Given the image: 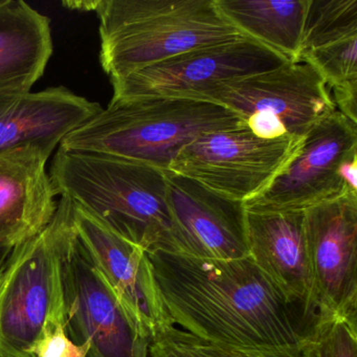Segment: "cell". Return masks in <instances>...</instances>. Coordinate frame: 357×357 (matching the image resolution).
Returning <instances> with one entry per match:
<instances>
[{
    "mask_svg": "<svg viewBox=\"0 0 357 357\" xmlns=\"http://www.w3.org/2000/svg\"><path fill=\"white\" fill-rule=\"evenodd\" d=\"M170 324L212 346L248 357H301L319 317L242 259L147 252Z\"/></svg>",
    "mask_w": 357,
    "mask_h": 357,
    "instance_id": "6da1fadb",
    "label": "cell"
},
{
    "mask_svg": "<svg viewBox=\"0 0 357 357\" xmlns=\"http://www.w3.org/2000/svg\"><path fill=\"white\" fill-rule=\"evenodd\" d=\"M49 174L56 195L84 208L123 239L146 252L172 250L166 171L59 147Z\"/></svg>",
    "mask_w": 357,
    "mask_h": 357,
    "instance_id": "7a4b0ae2",
    "label": "cell"
},
{
    "mask_svg": "<svg viewBox=\"0 0 357 357\" xmlns=\"http://www.w3.org/2000/svg\"><path fill=\"white\" fill-rule=\"evenodd\" d=\"M64 7L95 12L100 22V63L112 79L196 47L245 36L215 0H86Z\"/></svg>",
    "mask_w": 357,
    "mask_h": 357,
    "instance_id": "3957f363",
    "label": "cell"
},
{
    "mask_svg": "<svg viewBox=\"0 0 357 357\" xmlns=\"http://www.w3.org/2000/svg\"><path fill=\"white\" fill-rule=\"evenodd\" d=\"M245 124L223 106L183 98L112 99L64 137L59 147L144 162L169 171L179 151L199 135Z\"/></svg>",
    "mask_w": 357,
    "mask_h": 357,
    "instance_id": "277c9868",
    "label": "cell"
},
{
    "mask_svg": "<svg viewBox=\"0 0 357 357\" xmlns=\"http://www.w3.org/2000/svg\"><path fill=\"white\" fill-rule=\"evenodd\" d=\"M72 208L60 198L51 223L14 248L0 273V357H33L47 321L64 315L61 256Z\"/></svg>",
    "mask_w": 357,
    "mask_h": 357,
    "instance_id": "5b68a950",
    "label": "cell"
},
{
    "mask_svg": "<svg viewBox=\"0 0 357 357\" xmlns=\"http://www.w3.org/2000/svg\"><path fill=\"white\" fill-rule=\"evenodd\" d=\"M200 101L236 112L256 137L266 139L304 137L313 125L337 110L319 73L302 59L223 83Z\"/></svg>",
    "mask_w": 357,
    "mask_h": 357,
    "instance_id": "8992f818",
    "label": "cell"
},
{
    "mask_svg": "<svg viewBox=\"0 0 357 357\" xmlns=\"http://www.w3.org/2000/svg\"><path fill=\"white\" fill-rule=\"evenodd\" d=\"M303 137L261 139L246 124L210 131L185 146L169 171L245 202L262 193L289 164Z\"/></svg>",
    "mask_w": 357,
    "mask_h": 357,
    "instance_id": "52a82bcc",
    "label": "cell"
},
{
    "mask_svg": "<svg viewBox=\"0 0 357 357\" xmlns=\"http://www.w3.org/2000/svg\"><path fill=\"white\" fill-rule=\"evenodd\" d=\"M64 327L87 357H150L151 340L127 314L81 248L70 227L62 248Z\"/></svg>",
    "mask_w": 357,
    "mask_h": 357,
    "instance_id": "ba28073f",
    "label": "cell"
},
{
    "mask_svg": "<svg viewBox=\"0 0 357 357\" xmlns=\"http://www.w3.org/2000/svg\"><path fill=\"white\" fill-rule=\"evenodd\" d=\"M285 58L248 36L196 47L112 79V99L142 97L199 100L211 89L279 68Z\"/></svg>",
    "mask_w": 357,
    "mask_h": 357,
    "instance_id": "9c48e42d",
    "label": "cell"
},
{
    "mask_svg": "<svg viewBox=\"0 0 357 357\" xmlns=\"http://www.w3.org/2000/svg\"><path fill=\"white\" fill-rule=\"evenodd\" d=\"M357 155V124L336 110L313 125L289 164L256 197L250 212H305L351 191L342 166Z\"/></svg>",
    "mask_w": 357,
    "mask_h": 357,
    "instance_id": "30bf717a",
    "label": "cell"
},
{
    "mask_svg": "<svg viewBox=\"0 0 357 357\" xmlns=\"http://www.w3.org/2000/svg\"><path fill=\"white\" fill-rule=\"evenodd\" d=\"M313 298L321 321H357V193L304 212Z\"/></svg>",
    "mask_w": 357,
    "mask_h": 357,
    "instance_id": "8fae6325",
    "label": "cell"
},
{
    "mask_svg": "<svg viewBox=\"0 0 357 357\" xmlns=\"http://www.w3.org/2000/svg\"><path fill=\"white\" fill-rule=\"evenodd\" d=\"M73 227L91 264L144 335L152 337L170 326L145 250L123 239L84 208L73 204Z\"/></svg>",
    "mask_w": 357,
    "mask_h": 357,
    "instance_id": "7c38bea8",
    "label": "cell"
},
{
    "mask_svg": "<svg viewBox=\"0 0 357 357\" xmlns=\"http://www.w3.org/2000/svg\"><path fill=\"white\" fill-rule=\"evenodd\" d=\"M172 231L170 252L231 260L248 257L246 210L193 179L166 171Z\"/></svg>",
    "mask_w": 357,
    "mask_h": 357,
    "instance_id": "4fadbf2b",
    "label": "cell"
},
{
    "mask_svg": "<svg viewBox=\"0 0 357 357\" xmlns=\"http://www.w3.org/2000/svg\"><path fill=\"white\" fill-rule=\"evenodd\" d=\"M101 109L63 86L0 98V153L35 147L52 155L66 135Z\"/></svg>",
    "mask_w": 357,
    "mask_h": 357,
    "instance_id": "5bb4252c",
    "label": "cell"
},
{
    "mask_svg": "<svg viewBox=\"0 0 357 357\" xmlns=\"http://www.w3.org/2000/svg\"><path fill=\"white\" fill-rule=\"evenodd\" d=\"M50 158L35 147L0 153V244L16 248L53 220L58 202L47 171Z\"/></svg>",
    "mask_w": 357,
    "mask_h": 357,
    "instance_id": "9a60e30c",
    "label": "cell"
},
{
    "mask_svg": "<svg viewBox=\"0 0 357 357\" xmlns=\"http://www.w3.org/2000/svg\"><path fill=\"white\" fill-rule=\"evenodd\" d=\"M246 239L248 256L284 296L317 313L304 237V212L246 211Z\"/></svg>",
    "mask_w": 357,
    "mask_h": 357,
    "instance_id": "2e32d148",
    "label": "cell"
},
{
    "mask_svg": "<svg viewBox=\"0 0 357 357\" xmlns=\"http://www.w3.org/2000/svg\"><path fill=\"white\" fill-rule=\"evenodd\" d=\"M53 52L47 16L22 0H0V98L31 93Z\"/></svg>",
    "mask_w": 357,
    "mask_h": 357,
    "instance_id": "e0dca14e",
    "label": "cell"
},
{
    "mask_svg": "<svg viewBox=\"0 0 357 357\" xmlns=\"http://www.w3.org/2000/svg\"><path fill=\"white\" fill-rule=\"evenodd\" d=\"M220 13L242 34L287 61L298 60L309 0H215Z\"/></svg>",
    "mask_w": 357,
    "mask_h": 357,
    "instance_id": "ac0fdd59",
    "label": "cell"
},
{
    "mask_svg": "<svg viewBox=\"0 0 357 357\" xmlns=\"http://www.w3.org/2000/svg\"><path fill=\"white\" fill-rule=\"evenodd\" d=\"M354 36H357V0H309L298 58Z\"/></svg>",
    "mask_w": 357,
    "mask_h": 357,
    "instance_id": "d6986e66",
    "label": "cell"
},
{
    "mask_svg": "<svg viewBox=\"0 0 357 357\" xmlns=\"http://www.w3.org/2000/svg\"><path fill=\"white\" fill-rule=\"evenodd\" d=\"M301 357H357V327L342 319L319 321Z\"/></svg>",
    "mask_w": 357,
    "mask_h": 357,
    "instance_id": "ffe728a7",
    "label": "cell"
},
{
    "mask_svg": "<svg viewBox=\"0 0 357 357\" xmlns=\"http://www.w3.org/2000/svg\"><path fill=\"white\" fill-rule=\"evenodd\" d=\"M149 353L150 357H217L199 340L172 325L152 337Z\"/></svg>",
    "mask_w": 357,
    "mask_h": 357,
    "instance_id": "44dd1931",
    "label": "cell"
},
{
    "mask_svg": "<svg viewBox=\"0 0 357 357\" xmlns=\"http://www.w3.org/2000/svg\"><path fill=\"white\" fill-rule=\"evenodd\" d=\"M31 353L33 357H87L89 344H75L66 333L64 315H58L47 321Z\"/></svg>",
    "mask_w": 357,
    "mask_h": 357,
    "instance_id": "7402d4cb",
    "label": "cell"
},
{
    "mask_svg": "<svg viewBox=\"0 0 357 357\" xmlns=\"http://www.w3.org/2000/svg\"><path fill=\"white\" fill-rule=\"evenodd\" d=\"M198 340V338H197ZM204 346L206 347L208 350H210L215 356L217 357H248L245 356V355L240 354V353L234 352V351L227 350V349L225 348H219V347L212 346V344H208V342H202L200 340Z\"/></svg>",
    "mask_w": 357,
    "mask_h": 357,
    "instance_id": "603a6c76",
    "label": "cell"
},
{
    "mask_svg": "<svg viewBox=\"0 0 357 357\" xmlns=\"http://www.w3.org/2000/svg\"><path fill=\"white\" fill-rule=\"evenodd\" d=\"M13 250V248H10V246L0 244V273L3 271L5 265L7 264L8 260H9L10 256H11Z\"/></svg>",
    "mask_w": 357,
    "mask_h": 357,
    "instance_id": "cb8c5ba5",
    "label": "cell"
}]
</instances>
